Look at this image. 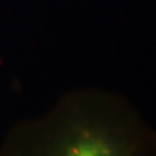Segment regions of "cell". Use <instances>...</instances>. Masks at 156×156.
Segmentation results:
<instances>
[{"label":"cell","mask_w":156,"mask_h":156,"mask_svg":"<svg viewBox=\"0 0 156 156\" xmlns=\"http://www.w3.org/2000/svg\"><path fill=\"white\" fill-rule=\"evenodd\" d=\"M0 156H156V129L123 95L74 90L12 125Z\"/></svg>","instance_id":"cell-1"}]
</instances>
